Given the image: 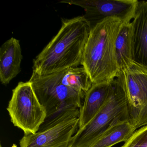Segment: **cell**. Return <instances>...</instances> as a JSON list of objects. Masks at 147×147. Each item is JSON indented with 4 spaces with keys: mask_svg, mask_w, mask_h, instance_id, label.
Here are the masks:
<instances>
[{
    "mask_svg": "<svg viewBox=\"0 0 147 147\" xmlns=\"http://www.w3.org/2000/svg\"><path fill=\"white\" fill-rule=\"evenodd\" d=\"M0 147H2V145H1V144H0Z\"/></svg>",
    "mask_w": 147,
    "mask_h": 147,
    "instance_id": "cell-17",
    "label": "cell"
},
{
    "mask_svg": "<svg viewBox=\"0 0 147 147\" xmlns=\"http://www.w3.org/2000/svg\"><path fill=\"white\" fill-rule=\"evenodd\" d=\"M123 22L107 18L91 28L81 66L93 84L110 82L117 77L119 70L115 53V42Z\"/></svg>",
    "mask_w": 147,
    "mask_h": 147,
    "instance_id": "cell-2",
    "label": "cell"
},
{
    "mask_svg": "<svg viewBox=\"0 0 147 147\" xmlns=\"http://www.w3.org/2000/svg\"><path fill=\"white\" fill-rule=\"evenodd\" d=\"M29 81L47 113L38 131L66 119L79 118L84 98L77 91L62 84L53 74L40 76L32 73Z\"/></svg>",
    "mask_w": 147,
    "mask_h": 147,
    "instance_id": "cell-3",
    "label": "cell"
},
{
    "mask_svg": "<svg viewBox=\"0 0 147 147\" xmlns=\"http://www.w3.org/2000/svg\"><path fill=\"white\" fill-rule=\"evenodd\" d=\"M111 83L104 105L87 124L78 129L71 138L69 147H90L114 123L129 120L128 100L123 83L118 77Z\"/></svg>",
    "mask_w": 147,
    "mask_h": 147,
    "instance_id": "cell-4",
    "label": "cell"
},
{
    "mask_svg": "<svg viewBox=\"0 0 147 147\" xmlns=\"http://www.w3.org/2000/svg\"><path fill=\"white\" fill-rule=\"evenodd\" d=\"M111 87V81L93 84L86 94L79 117V128L87 124L106 101Z\"/></svg>",
    "mask_w": 147,
    "mask_h": 147,
    "instance_id": "cell-11",
    "label": "cell"
},
{
    "mask_svg": "<svg viewBox=\"0 0 147 147\" xmlns=\"http://www.w3.org/2000/svg\"><path fill=\"white\" fill-rule=\"evenodd\" d=\"M117 77L127 96L129 121L136 129L147 125V67L133 61Z\"/></svg>",
    "mask_w": 147,
    "mask_h": 147,
    "instance_id": "cell-6",
    "label": "cell"
},
{
    "mask_svg": "<svg viewBox=\"0 0 147 147\" xmlns=\"http://www.w3.org/2000/svg\"><path fill=\"white\" fill-rule=\"evenodd\" d=\"M52 74L62 84L77 91L84 98L93 85L88 74L82 66L71 67Z\"/></svg>",
    "mask_w": 147,
    "mask_h": 147,
    "instance_id": "cell-12",
    "label": "cell"
},
{
    "mask_svg": "<svg viewBox=\"0 0 147 147\" xmlns=\"http://www.w3.org/2000/svg\"><path fill=\"white\" fill-rule=\"evenodd\" d=\"M121 147H147V125L136 130Z\"/></svg>",
    "mask_w": 147,
    "mask_h": 147,
    "instance_id": "cell-15",
    "label": "cell"
},
{
    "mask_svg": "<svg viewBox=\"0 0 147 147\" xmlns=\"http://www.w3.org/2000/svg\"><path fill=\"white\" fill-rule=\"evenodd\" d=\"M136 130L128 119L120 120L111 125L90 147H112L126 142Z\"/></svg>",
    "mask_w": 147,
    "mask_h": 147,
    "instance_id": "cell-13",
    "label": "cell"
},
{
    "mask_svg": "<svg viewBox=\"0 0 147 147\" xmlns=\"http://www.w3.org/2000/svg\"><path fill=\"white\" fill-rule=\"evenodd\" d=\"M23 59L20 41L11 38L0 49V80L7 85L21 71Z\"/></svg>",
    "mask_w": 147,
    "mask_h": 147,
    "instance_id": "cell-10",
    "label": "cell"
},
{
    "mask_svg": "<svg viewBox=\"0 0 147 147\" xmlns=\"http://www.w3.org/2000/svg\"><path fill=\"white\" fill-rule=\"evenodd\" d=\"M78 117L69 119L35 134L24 135L20 147H69L71 138L79 128Z\"/></svg>",
    "mask_w": 147,
    "mask_h": 147,
    "instance_id": "cell-8",
    "label": "cell"
},
{
    "mask_svg": "<svg viewBox=\"0 0 147 147\" xmlns=\"http://www.w3.org/2000/svg\"><path fill=\"white\" fill-rule=\"evenodd\" d=\"M7 110L13 125L22 129L25 135L37 132L47 116L29 81L20 82L13 90Z\"/></svg>",
    "mask_w": 147,
    "mask_h": 147,
    "instance_id": "cell-5",
    "label": "cell"
},
{
    "mask_svg": "<svg viewBox=\"0 0 147 147\" xmlns=\"http://www.w3.org/2000/svg\"><path fill=\"white\" fill-rule=\"evenodd\" d=\"M130 32L133 61L147 67V1H138Z\"/></svg>",
    "mask_w": 147,
    "mask_h": 147,
    "instance_id": "cell-9",
    "label": "cell"
},
{
    "mask_svg": "<svg viewBox=\"0 0 147 147\" xmlns=\"http://www.w3.org/2000/svg\"><path fill=\"white\" fill-rule=\"evenodd\" d=\"M131 22L123 23L115 42L116 60L119 73L129 68L134 61L131 43Z\"/></svg>",
    "mask_w": 147,
    "mask_h": 147,
    "instance_id": "cell-14",
    "label": "cell"
},
{
    "mask_svg": "<svg viewBox=\"0 0 147 147\" xmlns=\"http://www.w3.org/2000/svg\"><path fill=\"white\" fill-rule=\"evenodd\" d=\"M60 3L77 6L84 9V17L91 28L107 18L120 20L123 23L133 19L137 0H63Z\"/></svg>",
    "mask_w": 147,
    "mask_h": 147,
    "instance_id": "cell-7",
    "label": "cell"
},
{
    "mask_svg": "<svg viewBox=\"0 0 147 147\" xmlns=\"http://www.w3.org/2000/svg\"><path fill=\"white\" fill-rule=\"evenodd\" d=\"M91 30L84 16L63 19L58 33L33 60L32 73L45 76L81 65Z\"/></svg>",
    "mask_w": 147,
    "mask_h": 147,
    "instance_id": "cell-1",
    "label": "cell"
},
{
    "mask_svg": "<svg viewBox=\"0 0 147 147\" xmlns=\"http://www.w3.org/2000/svg\"><path fill=\"white\" fill-rule=\"evenodd\" d=\"M11 147H18V146H17V144H13L12 146H11Z\"/></svg>",
    "mask_w": 147,
    "mask_h": 147,
    "instance_id": "cell-16",
    "label": "cell"
}]
</instances>
